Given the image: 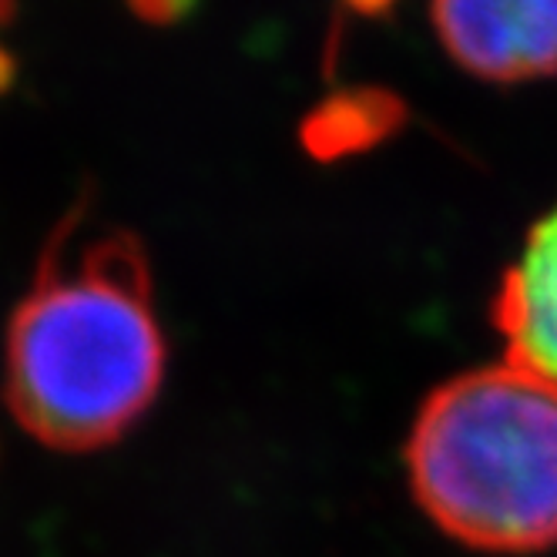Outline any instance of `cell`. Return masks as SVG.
<instances>
[{
	"instance_id": "cell-1",
	"label": "cell",
	"mask_w": 557,
	"mask_h": 557,
	"mask_svg": "<svg viewBox=\"0 0 557 557\" xmlns=\"http://www.w3.org/2000/svg\"><path fill=\"white\" fill-rule=\"evenodd\" d=\"M169 346L151 262L128 228L67 215L37 259L4 349V400L37 444L91 454L151 410Z\"/></svg>"
},
{
	"instance_id": "cell-6",
	"label": "cell",
	"mask_w": 557,
	"mask_h": 557,
	"mask_svg": "<svg viewBox=\"0 0 557 557\" xmlns=\"http://www.w3.org/2000/svg\"><path fill=\"white\" fill-rule=\"evenodd\" d=\"M125 8L148 27H175L191 17L198 0H125Z\"/></svg>"
},
{
	"instance_id": "cell-4",
	"label": "cell",
	"mask_w": 557,
	"mask_h": 557,
	"mask_svg": "<svg viewBox=\"0 0 557 557\" xmlns=\"http://www.w3.org/2000/svg\"><path fill=\"white\" fill-rule=\"evenodd\" d=\"M491 320L510 363L557 383V202L500 275Z\"/></svg>"
},
{
	"instance_id": "cell-2",
	"label": "cell",
	"mask_w": 557,
	"mask_h": 557,
	"mask_svg": "<svg viewBox=\"0 0 557 557\" xmlns=\"http://www.w3.org/2000/svg\"><path fill=\"white\" fill-rule=\"evenodd\" d=\"M404 457L413 500L463 547H557V383L510 360L467 370L430 389Z\"/></svg>"
},
{
	"instance_id": "cell-3",
	"label": "cell",
	"mask_w": 557,
	"mask_h": 557,
	"mask_svg": "<svg viewBox=\"0 0 557 557\" xmlns=\"http://www.w3.org/2000/svg\"><path fill=\"white\" fill-rule=\"evenodd\" d=\"M430 24L447 58L481 82L557 74V0H430Z\"/></svg>"
},
{
	"instance_id": "cell-8",
	"label": "cell",
	"mask_w": 557,
	"mask_h": 557,
	"mask_svg": "<svg viewBox=\"0 0 557 557\" xmlns=\"http://www.w3.org/2000/svg\"><path fill=\"white\" fill-rule=\"evenodd\" d=\"M14 77H17V58L0 45V95L14 88Z\"/></svg>"
},
{
	"instance_id": "cell-9",
	"label": "cell",
	"mask_w": 557,
	"mask_h": 557,
	"mask_svg": "<svg viewBox=\"0 0 557 557\" xmlns=\"http://www.w3.org/2000/svg\"><path fill=\"white\" fill-rule=\"evenodd\" d=\"M17 8H21V0H0V27H8L17 17Z\"/></svg>"
},
{
	"instance_id": "cell-7",
	"label": "cell",
	"mask_w": 557,
	"mask_h": 557,
	"mask_svg": "<svg viewBox=\"0 0 557 557\" xmlns=\"http://www.w3.org/2000/svg\"><path fill=\"white\" fill-rule=\"evenodd\" d=\"M339 4L356 17H386L400 0H339Z\"/></svg>"
},
{
	"instance_id": "cell-5",
	"label": "cell",
	"mask_w": 557,
	"mask_h": 557,
	"mask_svg": "<svg viewBox=\"0 0 557 557\" xmlns=\"http://www.w3.org/2000/svg\"><path fill=\"white\" fill-rule=\"evenodd\" d=\"M407 125V101L380 85L339 88L312 104L299 125V145L323 165L373 151L400 135Z\"/></svg>"
}]
</instances>
